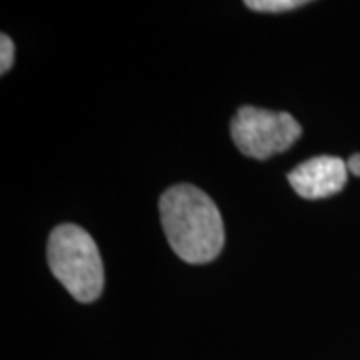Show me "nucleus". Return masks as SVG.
I'll return each instance as SVG.
<instances>
[{
    "mask_svg": "<svg viewBox=\"0 0 360 360\" xmlns=\"http://www.w3.org/2000/svg\"><path fill=\"white\" fill-rule=\"evenodd\" d=\"M14 63V44L6 34L0 37V72L6 75Z\"/></svg>",
    "mask_w": 360,
    "mask_h": 360,
    "instance_id": "423d86ee",
    "label": "nucleus"
},
{
    "mask_svg": "<svg viewBox=\"0 0 360 360\" xmlns=\"http://www.w3.org/2000/svg\"><path fill=\"white\" fill-rule=\"evenodd\" d=\"M300 124L288 112H270L255 106H243L232 116L231 134L245 156L264 160L284 153L300 136Z\"/></svg>",
    "mask_w": 360,
    "mask_h": 360,
    "instance_id": "7ed1b4c3",
    "label": "nucleus"
},
{
    "mask_svg": "<svg viewBox=\"0 0 360 360\" xmlns=\"http://www.w3.org/2000/svg\"><path fill=\"white\" fill-rule=\"evenodd\" d=\"M347 167L348 172H352L354 176H360V153H356V155H352L348 158Z\"/></svg>",
    "mask_w": 360,
    "mask_h": 360,
    "instance_id": "0eeeda50",
    "label": "nucleus"
},
{
    "mask_svg": "<svg viewBox=\"0 0 360 360\" xmlns=\"http://www.w3.org/2000/svg\"><path fill=\"white\" fill-rule=\"evenodd\" d=\"M304 4V0H246V8L257 13H286Z\"/></svg>",
    "mask_w": 360,
    "mask_h": 360,
    "instance_id": "39448f33",
    "label": "nucleus"
},
{
    "mask_svg": "<svg viewBox=\"0 0 360 360\" xmlns=\"http://www.w3.org/2000/svg\"><path fill=\"white\" fill-rule=\"evenodd\" d=\"M160 222L168 245L188 264H206L224 246V224L214 200L194 184H174L160 196Z\"/></svg>",
    "mask_w": 360,
    "mask_h": 360,
    "instance_id": "f257e3e1",
    "label": "nucleus"
},
{
    "mask_svg": "<svg viewBox=\"0 0 360 360\" xmlns=\"http://www.w3.org/2000/svg\"><path fill=\"white\" fill-rule=\"evenodd\" d=\"M286 179L298 196L319 200L340 193L347 186L348 167L338 156H314L292 168Z\"/></svg>",
    "mask_w": 360,
    "mask_h": 360,
    "instance_id": "20e7f679",
    "label": "nucleus"
},
{
    "mask_svg": "<svg viewBox=\"0 0 360 360\" xmlns=\"http://www.w3.org/2000/svg\"><path fill=\"white\" fill-rule=\"evenodd\" d=\"M49 266L56 281L78 302H94L103 295L104 264L94 238L77 224H60L49 238Z\"/></svg>",
    "mask_w": 360,
    "mask_h": 360,
    "instance_id": "f03ea898",
    "label": "nucleus"
}]
</instances>
